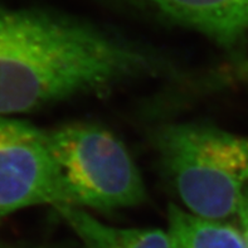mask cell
Wrapping results in <instances>:
<instances>
[{"label": "cell", "mask_w": 248, "mask_h": 248, "mask_svg": "<svg viewBox=\"0 0 248 248\" xmlns=\"http://www.w3.org/2000/svg\"><path fill=\"white\" fill-rule=\"evenodd\" d=\"M56 208L82 248H171L169 234L161 230L117 228L100 222L83 208L67 204Z\"/></svg>", "instance_id": "8992f818"}, {"label": "cell", "mask_w": 248, "mask_h": 248, "mask_svg": "<svg viewBox=\"0 0 248 248\" xmlns=\"http://www.w3.org/2000/svg\"><path fill=\"white\" fill-rule=\"evenodd\" d=\"M168 216L171 248H248L242 233L231 224L197 217L174 204Z\"/></svg>", "instance_id": "52a82bcc"}, {"label": "cell", "mask_w": 248, "mask_h": 248, "mask_svg": "<svg viewBox=\"0 0 248 248\" xmlns=\"http://www.w3.org/2000/svg\"><path fill=\"white\" fill-rule=\"evenodd\" d=\"M155 145L189 213L222 220L237 213L248 184V138L203 124L161 127Z\"/></svg>", "instance_id": "7a4b0ae2"}, {"label": "cell", "mask_w": 248, "mask_h": 248, "mask_svg": "<svg viewBox=\"0 0 248 248\" xmlns=\"http://www.w3.org/2000/svg\"><path fill=\"white\" fill-rule=\"evenodd\" d=\"M41 204H67L49 134L0 115V219Z\"/></svg>", "instance_id": "277c9868"}, {"label": "cell", "mask_w": 248, "mask_h": 248, "mask_svg": "<svg viewBox=\"0 0 248 248\" xmlns=\"http://www.w3.org/2000/svg\"><path fill=\"white\" fill-rule=\"evenodd\" d=\"M151 68L148 54L91 25L0 8V115L102 92Z\"/></svg>", "instance_id": "6da1fadb"}, {"label": "cell", "mask_w": 248, "mask_h": 248, "mask_svg": "<svg viewBox=\"0 0 248 248\" xmlns=\"http://www.w3.org/2000/svg\"><path fill=\"white\" fill-rule=\"evenodd\" d=\"M237 213L239 214V218H241V223H242L243 230L242 234L245 237L246 243H247L248 247V184L242 194V198H241V203H239Z\"/></svg>", "instance_id": "ba28073f"}, {"label": "cell", "mask_w": 248, "mask_h": 248, "mask_svg": "<svg viewBox=\"0 0 248 248\" xmlns=\"http://www.w3.org/2000/svg\"><path fill=\"white\" fill-rule=\"evenodd\" d=\"M48 134L67 205L113 211L145 201L136 164L108 130L76 123Z\"/></svg>", "instance_id": "3957f363"}, {"label": "cell", "mask_w": 248, "mask_h": 248, "mask_svg": "<svg viewBox=\"0 0 248 248\" xmlns=\"http://www.w3.org/2000/svg\"><path fill=\"white\" fill-rule=\"evenodd\" d=\"M222 44L248 31V0H136Z\"/></svg>", "instance_id": "5b68a950"}]
</instances>
